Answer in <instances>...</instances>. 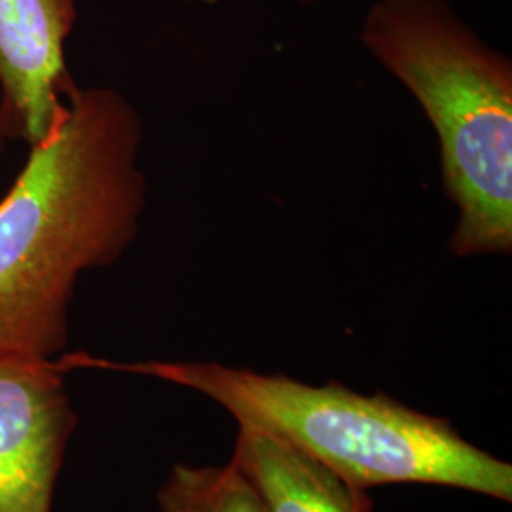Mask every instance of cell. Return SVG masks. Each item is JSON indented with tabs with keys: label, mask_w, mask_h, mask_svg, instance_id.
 Masks as SVG:
<instances>
[{
	"label": "cell",
	"mask_w": 512,
	"mask_h": 512,
	"mask_svg": "<svg viewBox=\"0 0 512 512\" xmlns=\"http://www.w3.org/2000/svg\"><path fill=\"white\" fill-rule=\"evenodd\" d=\"M361 40L416 97L439 135L442 184L458 209L452 253L512 251V63L448 0H378Z\"/></svg>",
	"instance_id": "cell-3"
},
{
	"label": "cell",
	"mask_w": 512,
	"mask_h": 512,
	"mask_svg": "<svg viewBox=\"0 0 512 512\" xmlns=\"http://www.w3.org/2000/svg\"><path fill=\"white\" fill-rule=\"evenodd\" d=\"M143 122L122 93L74 88L0 200V353L52 359L69 342L80 275L139 236Z\"/></svg>",
	"instance_id": "cell-1"
},
{
	"label": "cell",
	"mask_w": 512,
	"mask_h": 512,
	"mask_svg": "<svg viewBox=\"0 0 512 512\" xmlns=\"http://www.w3.org/2000/svg\"><path fill=\"white\" fill-rule=\"evenodd\" d=\"M160 512H268L238 469L228 465H175L158 492Z\"/></svg>",
	"instance_id": "cell-7"
},
{
	"label": "cell",
	"mask_w": 512,
	"mask_h": 512,
	"mask_svg": "<svg viewBox=\"0 0 512 512\" xmlns=\"http://www.w3.org/2000/svg\"><path fill=\"white\" fill-rule=\"evenodd\" d=\"M67 365L99 366L158 378L202 393L238 420L285 440L359 488L429 484L512 499V467L476 448L444 418L385 393L342 384L310 385L285 374L207 361L112 363L84 355Z\"/></svg>",
	"instance_id": "cell-2"
},
{
	"label": "cell",
	"mask_w": 512,
	"mask_h": 512,
	"mask_svg": "<svg viewBox=\"0 0 512 512\" xmlns=\"http://www.w3.org/2000/svg\"><path fill=\"white\" fill-rule=\"evenodd\" d=\"M63 361L0 353V512H52L78 425Z\"/></svg>",
	"instance_id": "cell-4"
},
{
	"label": "cell",
	"mask_w": 512,
	"mask_h": 512,
	"mask_svg": "<svg viewBox=\"0 0 512 512\" xmlns=\"http://www.w3.org/2000/svg\"><path fill=\"white\" fill-rule=\"evenodd\" d=\"M230 463L249 480L268 512H374L368 490L253 427H239Z\"/></svg>",
	"instance_id": "cell-6"
},
{
	"label": "cell",
	"mask_w": 512,
	"mask_h": 512,
	"mask_svg": "<svg viewBox=\"0 0 512 512\" xmlns=\"http://www.w3.org/2000/svg\"><path fill=\"white\" fill-rule=\"evenodd\" d=\"M74 19V0H0V148L35 147L61 118L76 88L65 63Z\"/></svg>",
	"instance_id": "cell-5"
},
{
	"label": "cell",
	"mask_w": 512,
	"mask_h": 512,
	"mask_svg": "<svg viewBox=\"0 0 512 512\" xmlns=\"http://www.w3.org/2000/svg\"><path fill=\"white\" fill-rule=\"evenodd\" d=\"M300 2H313V0H300Z\"/></svg>",
	"instance_id": "cell-8"
}]
</instances>
